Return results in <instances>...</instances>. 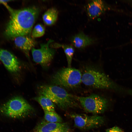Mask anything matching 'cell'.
Listing matches in <instances>:
<instances>
[{
	"instance_id": "6da1fadb",
	"label": "cell",
	"mask_w": 132,
	"mask_h": 132,
	"mask_svg": "<svg viewBox=\"0 0 132 132\" xmlns=\"http://www.w3.org/2000/svg\"><path fill=\"white\" fill-rule=\"evenodd\" d=\"M6 8L10 15L5 31L6 36L14 38L29 34L38 15V9L35 7H31L14 10L9 6Z\"/></svg>"
},
{
	"instance_id": "7a4b0ae2",
	"label": "cell",
	"mask_w": 132,
	"mask_h": 132,
	"mask_svg": "<svg viewBox=\"0 0 132 132\" xmlns=\"http://www.w3.org/2000/svg\"><path fill=\"white\" fill-rule=\"evenodd\" d=\"M82 82L86 86L97 89L122 91L104 72L92 66L86 67L82 74Z\"/></svg>"
},
{
	"instance_id": "3957f363",
	"label": "cell",
	"mask_w": 132,
	"mask_h": 132,
	"mask_svg": "<svg viewBox=\"0 0 132 132\" xmlns=\"http://www.w3.org/2000/svg\"><path fill=\"white\" fill-rule=\"evenodd\" d=\"M40 95L49 99L62 110L75 106L77 103L75 96L69 93L65 89L55 85H43L39 88Z\"/></svg>"
},
{
	"instance_id": "277c9868",
	"label": "cell",
	"mask_w": 132,
	"mask_h": 132,
	"mask_svg": "<svg viewBox=\"0 0 132 132\" xmlns=\"http://www.w3.org/2000/svg\"><path fill=\"white\" fill-rule=\"evenodd\" d=\"M34 109L22 97L15 96L0 106V112L5 116L14 119L24 118L32 113Z\"/></svg>"
},
{
	"instance_id": "5b68a950",
	"label": "cell",
	"mask_w": 132,
	"mask_h": 132,
	"mask_svg": "<svg viewBox=\"0 0 132 132\" xmlns=\"http://www.w3.org/2000/svg\"><path fill=\"white\" fill-rule=\"evenodd\" d=\"M82 75L79 69L67 67L57 72L52 77L51 80L54 85L71 89L77 87L82 82Z\"/></svg>"
},
{
	"instance_id": "8992f818",
	"label": "cell",
	"mask_w": 132,
	"mask_h": 132,
	"mask_svg": "<svg viewBox=\"0 0 132 132\" xmlns=\"http://www.w3.org/2000/svg\"><path fill=\"white\" fill-rule=\"evenodd\" d=\"M87 111L94 114L103 113L106 109L108 101L105 98L98 95L92 94L87 97L75 96Z\"/></svg>"
},
{
	"instance_id": "52a82bcc",
	"label": "cell",
	"mask_w": 132,
	"mask_h": 132,
	"mask_svg": "<svg viewBox=\"0 0 132 132\" xmlns=\"http://www.w3.org/2000/svg\"><path fill=\"white\" fill-rule=\"evenodd\" d=\"M53 41L50 39L46 43L41 44L39 48L34 47L31 50L33 61L44 68L50 65L53 59L55 51L54 49L50 47Z\"/></svg>"
},
{
	"instance_id": "ba28073f",
	"label": "cell",
	"mask_w": 132,
	"mask_h": 132,
	"mask_svg": "<svg viewBox=\"0 0 132 132\" xmlns=\"http://www.w3.org/2000/svg\"><path fill=\"white\" fill-rule=\"evenodd\" d=\"M70 116L74 120L75 127L81 129L88 130L98 127L104 122L103 117L98 115L74 113Z\"/></svg>"
},
{
	"instance_id": "9c48e42d",
	"label": "cell",
	"mask_w": 132,
	"mask_h": 132,
	"mask_svg": "<svg viewBox=\"0 0 132 132\" xmlns=\"http://www.w3.org/2000/svg\"><path fill=\"white\" fill-rule=\"evenodd\" d=\"M0 60L10 72L15 73L19 71L20 64L18 60L8 51L0 48Z\"/></svg>"
},
{
	"instance_id": "30bf717a",
	"label": "cell",
	"mask_w": 132,
	"mask_h": 132,
	"mask_svg": "<svg viewBox=\"0 0 132 132\" xmlns=\"http://www.w3.org/2000/svg\"><path fill=\"white\" fill-rule=\"evenodd\" d=\"M69 129L66 123L43 121L36 126L35 132H60Z\"/></svg>"
},
{
	"instance_id": "8fae6325",
	"label": "cell",
	"mask_w": 132,
	"mask_h": 132,
	"mask_svg": "<svg viewBox=\"0 0 132 132\" xmlns=\"http://www.w3.org/2000/svg\"><path fill=\"white\" fill-rule=\"evenodd\" d=\"M107 9L104 2L100 0H92L86 6L87 14L90 18L94 19L103 13Z\"/></svg>"
},
{
	"instance_id": "7c38bea8",
	"label": "cell",
	"mask_w": 132,
	"mask_h": 132,
	"mask_svg": "<svg viewBox=\"0 0 132 132\" xmlns=\"http://www.w3.org/2000/svg\"><path fill=\"white\" fill-rule=\"evenodd\" d=\"M15 46L22 50L26 57L29 58L30 50L36 44V42L32 38L27 36H21L13 38Z\"/></svg>"
},
{
	"instance_id": "4fadbf2b",
	"label": "cell",
	"mask_w": 132,
	"mask_h": 132,
	"mask_svg": "<svg viewBox=\"0 0 132 132\" xmlns=\"http://www.w3.org/2000/svg\"><path fill=\"white\" fill-rule=\"evenodd\" d=\"M93 39L83 33H80L73 36L71 39L72 44L79 49L84 48L92 44Z\"/></svg>"
},
{
	"instance_id": "5bb4252c",
	"label": "cell",
	"mask_w": 132,
	"mask_h": 132,
	"mask_svg": "<svg viewBox=\"0 0 132 132\" xmlns=\"http://www.w3.org/2000/svg\"><path fill=\"white\" fill-rule=\"evenodd\" d=\"M58 12L54 8L47 10L43 15L42 19L44 23L46 25L50 26L56 22L58 18Z\"/></svg>"
},
{
	"instance_id": "9a60e30c",
	"label": "cell",
	"mask_w": 132,
	"mask_h": 132,
	"mask_svg": "<svg viewBox=\"0 0 132 132\" xmlns=\"http://www.w3.org/2000/svg\"><path fill=\"white\" fill-rule=\"evenodd\" d=\"M34 99L40 104L44 110L55 111L54 103L47 97L40 95L34 98Z\"/></svg>"
},
{
	"instance_id": "2e32d148",
	"label": "cell",
	"mask_w": 132,
	"mask_h": 132,
	"mask_svg": "<svg viewBox=\"0 0 132 132\" xmlns=\"http://www.w3.org/2000/svg\"><path fill=\"white\" fill-rule=\"evenodd\" d=\"M54 47H61L65 54L67 63L68 67H71L72 59L74 52V49L72 45L55 43L53 45Z\"/></svg>"
},
{
	"instance_id": "e0dca14e",
	"label": "cell",
	"mask_w": 132,
	"mask_h": 132,
	"mask_svg": "<svg viewBox=\"0 0 132 132\" xmlns=\"http://www.w3.org/2000/svg\"><path fill=\"white\" fill-rule=\"evenodd\" d=\"M44 117L46 121L51 122H62L61 117L55 111L44 110Z\"/></svg>"
},
{
	"instance_id": "ac0fdd59",
	"label": "cell",
	"mask_w": 132,
	"mask_h": 132,
	"mask_svg": "<svg viewBox=\"0 0 132 132\" xmlns=\"http://www.w3.org/2000/svg\"><path fill=\"white\" fill-rule=\"evenodd\" d=\"M45 29L44 26L40 24L35 25L32 31V36L33 38L41 37L44 34Z\"/></svg>"
},
{
	"instance_id": "d6986e66",
	"label": "cell",
	"mask_w": 132,
	"mask_h": 132,
	"mask_svg": "<svg viewBox=\"0 0 132 132\" xmlns=\"http://www.w3.org/2000/svg\"><path fill=\"white\" fill-rule=\"evenodd\" d=\"M106 132H122V130L119 127L115 126L107 129Z\"/></svg>"
},
{
	"instance_id": "ffe728a7",
	"label": "cell",
	"mask_w": 132,
	"mask_h": 132,
	"mask_svg": "<svg viewBox=\"0 0 132 132\" xmlns=\"http://www.w3.org/2000/svg\"><path fill=\"white\" fill-rule=\"evenodd\" d=\"M11 1V0H0V4H2L4 5L7 7L8 6L7 4V3Z\"/></svg>"
},
{
	"instance_id": "44dd1931",
	"label": "cell",
	"mask_w": 132,
	"mask_h": 132,
	"mask_svg": "<svg viewBox=\"0 0 132 132\" xmlns=\"http://www.w3.org/2000/svg\"><path fill=\"white\" fill-rule=\"evenodd\" d=\"M60 132H69V129L67 130Z\"/></svg>"
}]
</instances>
